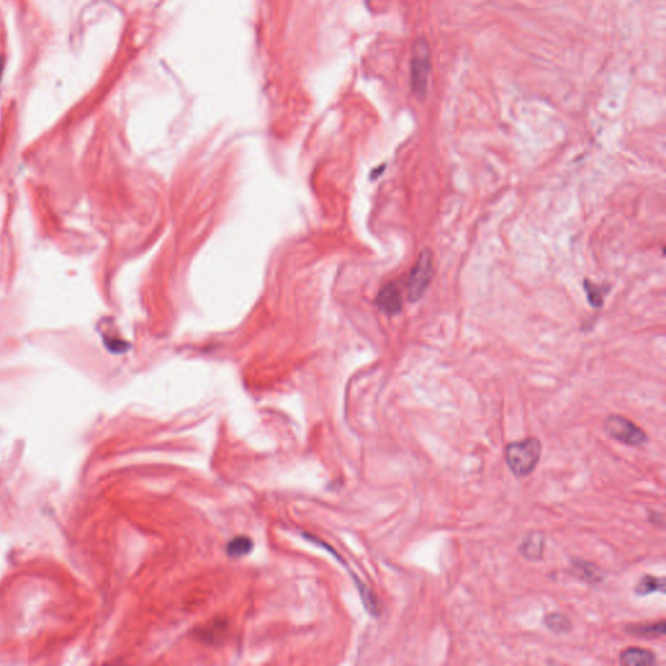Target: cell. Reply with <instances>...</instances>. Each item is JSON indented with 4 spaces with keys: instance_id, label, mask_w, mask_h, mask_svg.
Masks as SVG:
<instances>
[{
    "instance_id": "obj_1",
    "label": "cell",
    "mask_w": 666,
    "mask_h": 666,
    "mask_svg": "<svg viewBox=\"0 0 666 666\" xmlns=\"http://www.w3.org/2000/svg\"><path fill=\"white\" fill-rule=\"evenodd\" d=\"M541 451V442L537 438L513 441L506 445V465L516 478H526L535 470Z\"/></svg>"
},
{
    "instance_id": "obj_2",
    "label": "cell",
    "mask_w": 666,
    "mask_h": 666,
    "mask_svg": "<svg viewBox=\"0 0 666 666\" xmlns=\"http://www.w3.org/2000/svg\"><path fill=\"white\" fill-rule=\"evenodd\" d=\"M605 433L614 440L620 441L629 447H643L648 442V435L634 422L622 415H608L604 420Z\"/></svg>"
},
{
    "instance_id": "obj_3",
    "label": "cell",
    "mask_w": 666,
    "mask_h": 666,
    "mask_svg": "<svg viewBox=\"0 0 666 666\" xmlns=\"http://www.w3.org/2000/svg\"><path fill=\"white\" fill-rule=\"evenodd\" d=\"M431 71V53L429 44L423 39L415 41L411 57V87L417 97L423 99L427 93Z\"/></svg>"
},
{
    "instance_id": "obj_4",
    "label": "cell",
    "mask_w": 666,
    "mask_h": 666,
    "mask_svg": "<svg viewBox=\"0 0 666 666\" xmlns=\"http://www.w3.org/2000/svg\"><path fill=\"white\" fill-rule=\"evenodd\" d=\"M433 275V255L430 249H424L410 272L408 281V298L410 302H418L423 298L430 287Z\"/></svg>"
},
{
    "instance_id": "obj_5",
    "label": "cell",
    "mask_w": 666,
    "mask_h": 666,
    "mask_svg": "<svg viewBox=\"0 0 666 666\" xmlns=\"http://www.w3.org/2000/svg\"><path fill=\"white\" fill-rule=\"evenodd\" d=\"M402 303V296L396 282H389L384 285L377 294V309L387 315H396L401 312Z\"/></svg>"
},
{
    "instance_id": "obj_6",
    "label": "cell",
    "mask_w": 666,
    "mask_h": 666,
    "mask_svg": "<svg viewBox=\"0 0 666 666\" xmlns=\"http://www.w3.org/2000/svg\"><path fill=\"white\" fill-rule=\"evenodd\" d=\"M228 630V621L226 618H215L211 622L206 623L194 631V638L204 645H219L223 642Z\"/></svg>"
},
{
    "instance_id": "obj_7",
    "label": "cell",
    "mask_w": 666,
    "mask_h": 666,
    "mask_svg": "<svg viewBox=\"0 0 666 666\" xmlns=\"http://www.w3.org/2000/svg\"><path fill=\"white\" fill-rule=\"evenodd\" d=\"M573 574L578 577L580 580L586 582L590 586L602 584L605 579V573L597 565L590 561L582 559H571L570 561Z\"/></svg>"
},
{
    "instance_id": "obj_8",
    "label": "cell",
    "mask_w": 666,
    "mask_h": 666,
    "mask_svg": "<svg viewBox=\"0 0 666 666\" xmlns=\"http://www.w3.org/2000/svg\"><path fill=\"white\" fill-rule=\"evenodd\" d=\"M544 544H546V537L539 532V531H530L522 539L519 552L521 555L532 562H537L543 559L544 555Z\"/></svg>"
},
{
    "instance_id": "obj_9",
    "label": "cell",
    "mask_w": 666,
    "mask_h": 666,
    "mask_svg": "<svg viewBox=\"0 0 666 666\" xmlns=\"http://www.w3.org/2000/svg\"><path fill=\"white\" fill-rule=\"evenodd\" d=\"M624 631L640 639H658L666 633L665 621L658 622L631 623L624 627Z\"/></svg>"
},
{
    "instance_id": "obj_10",
    "label": "cell",
    "mask_w": 666,
    "mask_h": 666,
    "mask_svg": "<svg viewBox=\"0 0 666 666\" xmlns=\"http://www.w3.org/2000/svg\"><path fill=\"white\" fill-rule=\"evenodd\" d=\"M657 657L649 649L631 647L621 652L620 663L622 665H655Z\"/></svg>"
},
{
    "instance_id": "obj_11",
    "label": "cell",
    "mask_w": 666,
    "mask_h": 666,
    "mask_svg": "<svg viewBox=\"0 0 666 666\" xmlns=\"http://www.w3.org/2000/svg\"><path fill=\"white\" fill-rule=\"evenodd\" d=\"M665 584V578L645 574L640 579L638 580V583L634 587V593L639 597L649 596V595H654V593L664 595L666 591Z\"/></svg>"
},
{
    "instance_id": "obj_12",
    "label": "cell",
    "mask_w": 666,
    "mask_h": 666,
    "mask_svg": "<svg viewBox=\"0 0 666 666\" xmlns=\"http://www.w3.org/2000/svg\"><path fill=\"white\" fill-rule=\"evenodd\" d=\"M253 548H254V543H253L251 537L240 535V537H233L228 541L226 552L229 557L238 559V557H244V556L249 555L253 550Z\"/></svg>"
},
{
    "instance_id": "obj_13",
    "label": "cell",
    "mask_w": 666,
    "mask_h": 666,
    "mask_svg": "<svg viewBox=\"0 0 666 666\" xmlns=\"http://www.w3.org/2000/svg\"><path fill=\"white\" fill-rule=\"evenodd\" d=\"M544 624L549 631L555 634H566L571 630L569 617L562 613H549L544 617Z\"/></svg>"
},
{
    "instance_id": "obj_14",
    "label": "cell",
    "mask_w": 666,
    "mask_h": 666,
    "mask_svg": "<svg viewBox=\"0 0 666 666\" xmlns=\"http://www.w3.org/2000/svg\"><path fill=\"white\" fill-rule=\"evenodd\" d=\"M584 290L587 294V300L590 302L592 307L600 309L604 305V296L606 289L602 287H597L596 284H592L588 280L584 281Z\"/></svg>"
},
{
    "instance_id": "obj_15",
    "label": "cell",
    "mask_w": 666,
    "mask_h": 666,
    "mask_svg": "<svg viewBox=\"0 0 666 666\" xmlns=\"http://www.w3.org/2000/svg\"><path fill=\"white\" fill-rule=\"evenodd\" d=\"M648 521H649L652 525H655L656 527H660V528H664V527H665V519H664V514H663V513L649 510V512H648Z\"/></svg>"
},
{
    "instance_id": "obj_16",
    "label": "cell",
    "mask_w": 666,
    "mask_h": 666,
    "mask_svg": "<svg viewBox=\"0 0 666 666\" xmlns=\"http://www.w3.org/2000/svg\"><path fill=\"white\" fill-rule=\"evenodd\" d=\"M1 68H3V63L0 62V75H1Z\"/></svg>"
}]
</instances>
